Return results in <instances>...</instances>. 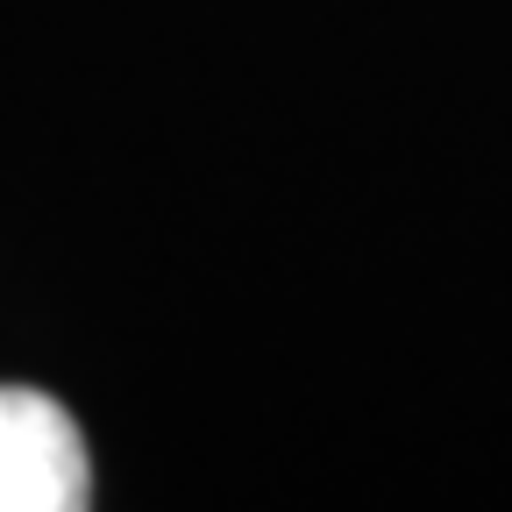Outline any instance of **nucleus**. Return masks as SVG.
Returning a JSON list of instances; mask_svg holds the SVG:
<instances>
[{"instance_id": "obj_1", "label": "nucleus", "mask_w": 512, "mask_h": 512, "mask_svg": "<svg viewBox=\"0 0 512 512\" xmlns=\"http://www.w3.org/2000/svg\"><path fill=\"white\" fill-rule=\"evenodd\" d=\"M93 498V463L79 420L50 392L0 384V512H79Z\"/></svg>"}]
</instances>
